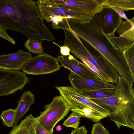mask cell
Here are the masks:
<instances>
[{
  "instance_id": "cell-11",
  "label": "cell",
  "mask_w": 134,
  "mask_h": 134,
  "mask_svg": "<svg viewBox=\"0 0 134 134\" xmlns=\"http://www.w3.org/2000/svg\"><path fill=\"white\" fill-rule=\"evenodd\" d=\"M116 31L119 36L108 37L114 45L123 51L134 44V17L122 21Z\"/></svg>"
},
{
  "instance_id": "cell-22",
  "label": "cell",
  "mask_w": 134,
  "mask_h": 134,
  "mask_svg": "<svg viewBox=\"0 0 134 134\" xmlns=\"http://www.w3.org/2000/svg\"><path fill=\"white\" fill-rule=\"evenodd\" d=\"M16 115V109H11L3 111L0 115V118L3 120V125L8 127H13Z\"/></svg>"
},
{
  "instance_id": "cell-24",
  "label": "cell",
  "mask_w": 134,
  "mask_h": 134,
  "mask_svg": "<svg viewBox=\"0 0 134 134\" xmlns=\"http://www.w3.org/2000/svg\"><path fill=\"white\" fill-rule=\"evenodd\" d=\"M123 52L124 57L131 74L134 78V44Z\"/></svg>"
},
{
  "instance_id": "cell-30",
  "label": "cell",
  "mask_w": 134,
  "mask_h": 134,
  "mask_svg": "<svg viewBox=\"0 0 134 134\" xmlns=\"http://www.w3.org/2000/svg\"><path fill=\"white\" fill-rule=\"evenodd\" d=\"M109 7L113 9L122 18H124L127 21H128L129 20V19L127 18L125 14L124 13L125 10L123 9L116 7Z\"/></svg>"
},
{
  "instance_id": "cell-21",
  "label": "cell",
  "mask_w": 134,
  "mask_h": 134,
  "mask_svg": "<svg viewBox=\"0 0 134 134\" xmlns=\"http://www.w3.org/2000/svg\"><path fill=\"white\" fill-rule=\"evenodd\" d=\"M42 42L39 39L34 37L29 38L24 43V46L29 52L41 54H44L42 45Z\"/></svg>"
},
{
  "instance_id": "cell-4",
  "label": "cell",
  "mask_w": 134,
  "mask_h": 134,
  "mask_svg": "<svg viewBox=\"0 0 134 134\" xmlns=\"http://www.w3.org/2000/svg\"><path fill=\"white\" fill-rule=\"evenodd\" d=\"M115 89L118 100L115 110L107 117L116 125L118 129L121 126L134 129V92L133 87L124 80L118 81Z\"/></svg>"
},
{
  "instance_id": "cell-15",
  "label": "cell",
  "mask_w": 134,
  "mask_h": 134,
  "mask_svg": "<svg viewBox=\"0 0 134 134\" xmlns=\"http://www.w3.org/2000/svg\"><path fill=\"white\" fill-rule=\"evenodd\" d=\"M57 58L63 66L79 76L96 79H100L85 64L78 61L72 55H70L68 57L59 55Z\"/></svg>"
},
{
  "instance_id": "cell-28",
  "label": "cell",
  "mask_w": 134,
  "mask_h": 134,
  "mask_svg": "<svg viewBox=\"0 0 134 134\" xmlns=\"http://www.w3.org/2000/svg\"><path fill=\"white\" fill-rule=\"evenodd\" d=\"M53 43L60 48V52L62 55L66 56L70 55V49L68 47L64 45L60 46L57 43L53 42Z\"/></svg>"
},
{
  "instance_id": "cell-2",
  "label": "cell",
  "mask_w": 134,
  "mask_h": 134,
  "mask_svg": "<svg viewBox=\"0 0 134 134\" xmlns=\"http://www.w3.org/2000/svg\"><path fill=\"white\" fill-rule=\"evenodd\" d=\"M70 29L97 50L114 66L127 83L133 77L127 65L123 52L118 49L103 32L98 13L89 21L66 19Z\"/></svg>"
},
{
  "instance_id": "cell-27",
  "label": "cell",
  "mask_w": 134,
  "mask_h": 134,
  "mask_svg": "<svg viewBox=\"0 0 134 134\" xmlns=\"http://www.w3.org/2000/svg\"><path fill=\"white\" fill-rule=\"evenodd\" d=\"M6 29L0 26V37L7 40L13 44L15 45V41L11 38L7 33Z\"/></svg>"
},
{
  "instance_id": "cell-12",
  "label": "cell",
  "mask_w": 134,
  "mask_h": 134,
  "mask_svg": "<svg viewBox=\"0 0 134 134\" xmlns=\"http://www.w3.org/2000/svg\"><path fill=\"white\" fill-rule=\"evenodd\" d=\"M32 57L30 53L21 49L12 54H0V69L20 70Z\"/></svg>"
},
{
  "instance_id": "cell-19",
  "label": "cell",
  "mask_w": 134,
  "mask_h": 134,
  "mask_svg": "<svg viewBox=\"0 0 134 134\" xmlns=\"http://www.w3.org/2000/svg\"><path fill=\"white\" fill-rule=\"evenodd\" d=\"M104 6L116 7L125 11L133 10L134 0H103Z\"/></svg>"
},
{
  "instance_id": "cell-18",
  "label": "cell",
  "mask_w": 134,
  "mask_h": 134,
  "mask_svg": "<svg viewBox=\"0 0 134 134\" xmlns=\"http://www.w3.org/2000/svg\"><path fill=\"white\" fill-rule=\"evenodd\" d=\"M35 96L30 91H26L22 94L18 103L16 115L14 126L17 125L22 117L28 111L30 106L35 103Z\"/></svg>"
},
{
  "instance_id": "cell-32",
  "label": "cell",
  "mask_w": 134,
  "mask_h": 134,
  "mask_svg": "<svg viewBox=\"0 0 134 134\" xmlns=\"http://www.w3.org/2000/svg\"><path fill=\"white\" fill-rule=\"evenodd\" d=\"M56 129L58 131H60L62 129V127L60 125H58L56 127Z\"/></svg>"
},
{
  "instance_id": "cell-13",
  "label": "cell",
  "mask_w": 134,
  "mask_h": 134,
  "mask_svg": "<svg viewBox=\"0 0 134 134\" xmlns=\"http://www.w3.org/2000/svg\"><path fill=\"white\" fill-rule=\"evenodd\" d=\"M98 14L104 32L108 36H115V31L123 21L122 18L110 8L104 6Z\"/></svg>"
},
{
  "instance_id": "cell-26",
  "label": "cell",
  "mask_w": 134,
  "mask_h": 134,
  "mask_svg": "<svg viewBox=\"0 0 134 134\" xmlns=\"http://www.w3.org/2000/svg\"><path fill=\"white\" fill-rule=\"evenodd\" d=\"M91 134H110L101 123L96 122L93 125Z\"/></svg>"
},
{
  "instance_id": "cell-6",
  "label": "cell",
  "mask_w": 134,
  "mask_h": 134,
  "mask_svg": "<svg viewBox=\"0 0 134 134\" xmlns=\"http://www.w3.org/2000/svg\"><path fill=\"white\" fill-rule=\"evenodd\" d=\"M37 4L42 19L47 22L52 17L55 15L67 19L89 21L96 14L65 7L47 4Z\"/></svg>"
},
{
  "instance_id": "cell-20",
  "label": "cell",
  "mask_w": 134,
  "mask_h": 134,
  "mask_svg": "<svg viewBox=\"0 0 134 134\" xmlns=\"http://www.w3.org/2000/svg\"><path fill=\"white\" fill-rule=\"evenodd\" d=\"M93 102L101 106H107L114 111L116 107L118 100V93L116 90L114 93L111 96L102 98L92 99H90Z\"/></svg>"
},
{
  "instance_id": "cell-5",
  "label": "cell",
  "mask_w": 134,
  "mask_h": 134,
  "mask_svg": "<svg viewBox=\"0 0 134 134\" xmlns=\"http://www.w3.org/2000/svg\"><path fill=\"white\" fill-rule=\"evenodd\" d=\"M44 110L36 118L38 123L53 134L55 125L66 116L70 110L67 102L61 95L53 98L52 102L44 107Z\"/></svg>"
},
{
  "instance_id": "cell-17",
  "label": "cell",
  "mask_w": 134,
  "mask_h": 134,
  "mask_svg": "<svg viewBox=\"0 0 134 134\" xmlns=\"http://www.w3.org/2000/svg\"><path fill=\"white\" fill-rule=\"evenodd\" d=\"M38 123L36 118L30 114L22 120L19 125L14 126L9 134H36Z\"/></svg>"
},
{
  "instance_id": "cell-33",
  "label": "cell",
  "mask_w": 134,
  "mask_h": 134,
  "mask_svg": "<svg viewBox=\"0 0 134 134\" xmlns=\"http://www.w3.org/2000/svg\"><path fill=\"white\" fill-rule=\"evenodd\" d=\"M131 134H134V133H133Z\"/></svg>"
},
{
  "instance_id": "cell-31",
  "label": "cell",
  "mask_w": 134,
  "mask_h": 134,
  "mask_svg": "<svg viewBox=\"0 0 134 134\" xmlns=\"http://www.w3.org/2000/svg\"><path fill=\"white\" fill-rule=\"evenodd\" d=\"M36 134H53L45 130L38 123L36 129Z\"/></svg>"
},
{
  "instance_id": "cell-29",
  "label": "cell",
  "mask_w": 134,
  "mask_h": 134,
  "mask_svg": "<svg viewBox=\"0 0 134 134\" xmlns=\"http://www.w3.org/2000/svg\"><path fill=\"white\" fill-rule=\"evenodd\" d=\"M88 131L85 126H83L74 129L70 134H87Z\"/></svg>"
},
{
  "instance_id": "cell-1",
  "label": "cell",
  "mask_w": 134,
  "mask_h": 134,
  "mask_svg": "<svg viewBox=\"0 0 134 134\" xmlns=\"http://www.w3.org/2000/svg\"><path fill=\"white\" fill-rule=\"evenodd\" d=\"M0 26L28 38L52 41L55 38L32 0H0Z\"/></svg>"
},
{
  "instance_id": "cell-25",
  "label": "cell",
  "mask_w": 134,
  "mask_h": 134,
  "mask_svg": "<svg viewBox=\"0 0 134 134\" xmlns=\"http://www.w3.org/2000/svg\"><path fill=\"white\" fill-rule=\"evenodd\" d=\"M81 117V116L79 114L73 112L64 122L63 124L66 127L76 129L78 127Z\"/></svg>"
},
{
  "instance_id": "cell-14",
  "label": "cell",
  "mask_w": 134,
  "mask_h": 134,
  "mask_svg": "<svg viewBox=\"0 0 134 134\" xmlns=\"http://www.w3.org/2000/svg\"><path fill=\"white\" fill-rule=\"evenodd\" d=\"M63 98L69 106L71 111L77 113L82 117L96 122H99L101 120L107 117V115L96 109L80 101L68 97Z\"/></svg>"
},
{
  "instance_id": "cell-8",
  "label": "cell",
  "mask_w": 134,
  "mask_h": 134,
  "mask_svg": "<svg viewBox=\"0 0 134 134\" xmlns=\"http://www.w3.org/2000/svg\"><path fill=\"white\" fill-rule=\"evenodd\" d=\"M29 81L25 74L20 70L0 69V96H7L22 91Z\"/></svg>"
},
{
  "instance_id": "cell-16",
  "label": "cell",
  "mask_w": 134,
  "mask_h": 134,
  "mask_svg": "<svg viewBox=\"0 0 134 134\" xmlns=\"http://www.w3.org/2000/svg\"><path fill=\"white\" fill-rule=\"evenodd\" d=\"M55 87L59 91L60 95L63 97H68L80 101L96 109L107 116L111 113L110 110L107 107L101 106L93 102L82 93L76 91L71 86Z\"/></svg>"
},
{
  "instance_id": "cell-3",
  "label": "cell",
  "mask_w": 134,
  "mask_h": 134,
  "mask_svg": "<svg viewBox=\"0 0 134 134\" xmlns=\"http://www.w3.org/2000/svg\"><path fill=\"white\" fill-rule=\"evenodd\" d=\"M86 42L84 43L76 35L70 36L65 45L76 58L93 71L102 81L116 84L119 75L114 66L95 48Z\"/></svg>"
},
{
  "instance_id": "cell-23",
  "label": "cell",
  "mask_w": 134,
  "mask_h": 134,
  "mask_svg": "<svg viewBox=\"0 0 134 134\" xmlns=\"http://www.w3.org/2000/svg\"><path fill=\"white\" fill-rule=\"evenodd\" d=\"M115 88L89 91L82 93L90 99L102 98L111 96L115 92Z\"/></svg>"
},
{
  "instance_id": "cell-7",
  "label": "cell",
  "mask_w": 134,
  "mask_h": 134,
  "mask_svg": "<svg viewBox=\"0 0 134 134\" xmlns=\"http://www.w3.org/2000/svg\"><path fill=\"white\" fill-rule=\"evenodd\" d=\"M57 58L45 53L32 57L24 65L22 71L25 74L40 75L52 73L61 66Z\"/></svg>"
},
{
  "instance_id": "cell-9",
  "label": "cell",
  "mask_w": 134,
  "mask_h": 134,
  "mask_svg": "<svg viewBox=\"0 0 134 134\" xmlns=\"http://www.w3.org/2000/svg\"><path fill=\"white\" fill-rule=\"evenodd\" d=\"M71 86L81 93L105 89H114L116 85L96 79L79 76L71 72L68 77Z\"/></svg>"
},
{
  "instance_id": "cell-10",
  "label": "cell",
  "mask_w": 134,
  "mask_h": 134,
  "mask_svg": "<svg viewBox=\"0 0 134 134\" xmlns=\"http://www.w3.org/2000/svg\"><path fill=\"white\" fill-rule=\"evenodd\" d=\"M103 2V0H41L40 2L96 14L104 7Z\"/></svg>"
}]
</instances>
